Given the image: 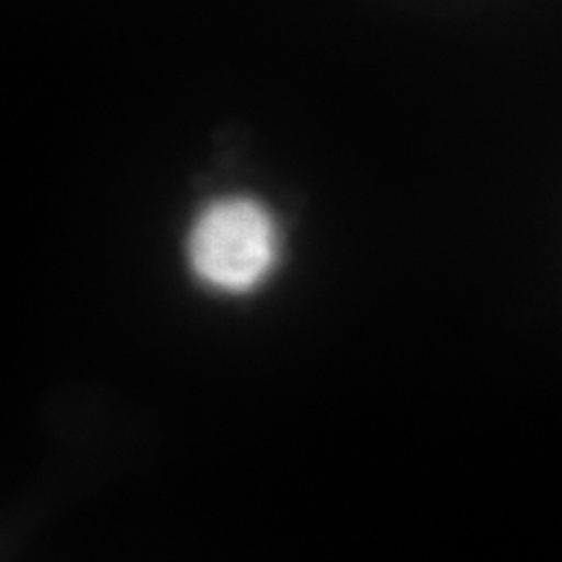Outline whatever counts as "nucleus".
Segmentation results:
<instances>
[{
  "mask_svg": "<svg viewBox=\"0 0 562 562\" xmlns=\"http://www.w3.org/2000/svg\"><path fill=\"white\" fill-rule=\"evenodd\" d=\"M279 256V232L261 203L224 199L195 220L188 258L193 271L224 292H248L269 277Z\"/></svg>",
  "mask_w": 562,
  "mask_h": 562,
  "instance_id": "obj_1",
  "label": "nucleus"
}]
</instances>
